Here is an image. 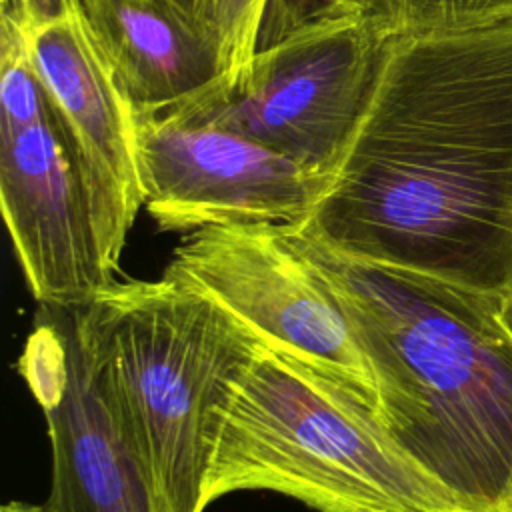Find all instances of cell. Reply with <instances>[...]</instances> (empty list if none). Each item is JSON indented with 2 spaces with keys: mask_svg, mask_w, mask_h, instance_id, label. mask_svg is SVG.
Segmentation results:
<instances>
[{
  "mask_svg": "<svg viewBox=\"0 0 512 512\" xmlns=\"http://www.w3.org/2000/svg\"><path fill=\"white\" fill-rule=\"evenodd\" d=\"M298 226L344 258L512 298V20L390 36Z\"/></svg>",
  "mask_w": 512,
  "mask_h": 512,
  "instance_id": "obj_1",
  "label": "cell"
},
{
  "mask_svg": "<svg viewBox=\"0 0 512 512\" xmlns=\"http://www.w3.org/2000/svg\"><path fill=\"white\" fill-rule=\"evenodd\" d=\"M300 236L346 310L392 438L464 512H504L512 298L350 260L302 228Z\"/></svg>",
  "mask_w": 512,
  "mask_h": 512,
  "instance_id": "obj_2",
  "label": "cell"
},
{
  "mask_svg": "<svg viewBox=\"0 0 512 512\" xmlns=\"http://www.w3.org/2000/svg\"><path fill=\"white\" fill-rule=\"evenodd\" d=\"M92 380L154 512H204V480L234 382L260 338L166 276L114 282L78 306Z\"/></svg>",
  "mask_w": 512,
  "mask_h": 512,
  "instance_id": "obj_3",
  "label": "cell"
},
{
  "mask_svg": "<svg viewBox=\"0 0 512 512\" xmlns=\"http://www.w3.org/2000/svg\"><path fill=\"white\" fill-rule=\"evenodd\" d=\"M246 490L316 512H464L392 438L372 396L264 342L222 412L204 504Z\"/></svg>",
  "mask_w": 512,
  "mask_h": 512,
  "instance_id": "obj_4",
  "label": "cell"
},
{
  "mask_svg": "<svg viewBox=\"0 0 512 512\" xmlns=\"http://www.w3.org/2000/svg\"><path fill=\"white\" fill-rule=\"evenodd\" d=\"M30 0H0V204L38 304L84 306L116 282L28 44Z\"/></svg>",
  "mask_w": 512,
  "mask_h": 512,
  "instance_id": "obj_5",
  "label": "cell"
},
{
  "mask_svg": "<svg viewBox=\"0 0 512 512\" xmlns=\"http://www.w3.org/2000/svg\"><path fill=\"white\" fill-rule=\"evenodd\" d=\"M388 38L362 8L336 12L260 48L238 90L168 106L260 140L328 178L364 112Z\"/></svg>",
  "mask_w": 512,
  "mask_h": 512,
  "instance_id": "obj_6",
  "label": "cell"
},
{
  "mask_svg": "<svg viewBox=\"0 0 512 512\" xmlns=\"http://www.w3.org/2000/svg\"><path fill=\"white\" fill-rule=\"evenodd\" d=\"M162 276L188 286L260 342L358 386L378 402L372 370L298 224H226L186 232Z\"/></svg>",
  "mask_w": 512,
  "mask_h": 512,
  "instance_id": "obj_7",
  "label": "cell"
},
{
  "mask_svg": "<svg viewBox=\"0 0 512 512\" xmlns=\"http://www.w3.org/2000/svg\"><path fill=\"white\" fill-rule=\"evenodd\" d=\"M144 208L162 232L226 224H302L328 178L176 106H136Z\"/></svg>",
  "mask_w": 512,
  "mask_h": 512,
  "instance_id": "obj_8",
  "label": "cell"
},
{
  "mask_svg": "<svg viewBox=\"0 0 512 512\" xmlns=\"http://www.w3.org/2000/svg\"><path fill=\"white\" fill-rule=\"evenodd\" d=\"M28 44L64 128L104 262L116 274L144 206L136 106L80 0H30Z\"/></svg>",
  "mask_w": 512,
  "mask_h": 512,
  "instance_id": "obj_9",
  "label": "cell"
},
{
  "mask_svg": "<svg viewBox=\"0 0 512 512\" xmlns=\"http://www.w3.org/2000/svg\"><path fill=\"white\" fill-rule=\"evenodd\" d=\"M18 372L52 446L46 512H154L142 470L92 380L78 306L40 304Z\"/></svg>",
  "mask_w": 512,
  "mask_h": 512,
  "instance_id": "obj_10",
  "label": "cell"
},
{
  "mask_svg": "<svg viewBox=\"0 0 512 512\" xmlns=\"http://www.w3.org/2000/svg\"><path fill=\"white\" fill-rule=\"evenodd\" d=\"M134 106L158 108L218 82V60L196 22L156 0H80Z\"/></svg>",
  "mask_w": 512,
  "mask_h": 512,
  "instance_id": "obj_11",
  "label": "cell"
},
{
  "mask_svg": "<svg viewBox=\"0 0 512 512\" xmlns=\"http://www.w3.org/2000/svg\"><path fill=\"white\" fill-rule=\"evenodd\" d=\"M268 0H196L194 22L210 40L218 60V82L206 94L238 90L258 48V32Z\"/></svg>",
  "mask_w": 512,
  "mask_h": 512,
  "instance_id": "obj_12",
  "label": "cell"
},
{
  "mask_svg": "<svg viewBox=\"0 0 512 512\" xmlns=\"http://www.w3.org/2000/svg\"><path fill=\"white\" fill-rule=\"evenodd\" d=\"M388 36L462 32L512 20V0H358Z\"/></svg>",
  "mask_w": 512,
  "mask_h": 512,
  "instance_id": "obj_13",
  "label": "cell"
},
{
  "mask_svg": "<svg viewBox=\"0 0 512 512\" xmlns=\"http://www.w3.org/2000/svg\"><path fill=\"white\" fill-rule=\"evenodd\" d=\"M360 8L356 0H268L258 32V48H268L302 26L346 10Z\"/></svg>",
  "mask_w": 512,
  "mask_h": 512,
  "instance_id": "obj_14",
  "label": "cell"
},
{
  "mask_svg": "<svg viewBox=\"0 0 512 512\" xmlns=\"http://www.w3.org/2000/svg\"><path fill=\"white\" fill-rule=\"evenodd\" d=\"M156 2H160L168 10H172V12H176V14L194 22V2L196 0H156Z\"/></svg>",
  "mask_w": 512,
  "mask_h": 512,
  "instance_id": "obj_15",
  "label": "cell"
},
{
  "mask_svg": "<svg viewBox=\"0 0 512 512\" xmlns=\"http://www.w3.org/2000/svg\"><path fill=\"white\" fill-rule=\"evenodd\" d=\"M0 512H46L44 506H38V504H28V502H18V500H12V502H6Z\"/></svg>",
  "mask_w": 512,
  "mask_h": 512,
  "instance_id": "obj_16",
  "label": "cell"
},
{
  "mask_svg": "<svg viewBox=\"0 0 512 512\" xmlns=\"http://www.w3.org/2000/svg\"><path fill=\"white\" fill-rule=\"evenodd\" d=\"M504 512H512V490H510V498H508V502L504 506Z\"/></svg>",
  "mask_w": 512,
  "mask_h": 512,
  "instance_id": "obj_17",
  "label": "cell"
}]
</instances>
